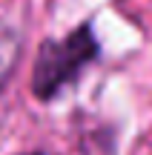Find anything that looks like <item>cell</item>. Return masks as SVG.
<instances>
[{
	"label": "cell",
	"instance_id": "1",
	"mask_svg": "<svg viewBox=\"0 0 152 155\" xmlns=\"http://www.w3.org/2000/svg\"><path fill=\"white\" fill-rule=\"evenodd\" d=\"M101 55L95 32L89 23L72 29L60 40H43L32 69V95L37 101H52L72 86L92 61Z\"/></svg>",
	"mask_w": 152,
	"mask_h": 155
},
{
	"label": "cell",
	"instance_id": "2",
	"mask_svg": "<svg viewBox=\"0 0 152 155\" xmlns=\"http://www.w3.org/2000/svg\"><path fill=\"white\" fill-rule=\"evenodd\" d=\"M17 58H20V38H17V32L9 26H0V89L6 86V81L15 72Z\"/></svg>",
	"mask_w": 152,
	"mask_h": 155
},
{
	"label": "cell",
	"instance_id": "3",
	"mask_svg": "<svg viewBox=\"0 0 152 155\" xmlns=\"http://www.w3.org/2000/svg\"><path fill=\"white\" fill-rule=\"evenodd\" d=\"M26 155H43V152H26Z\"/></svg>",
	"mask_w": 152,
	"mask_h": 155
}]
</instances>
